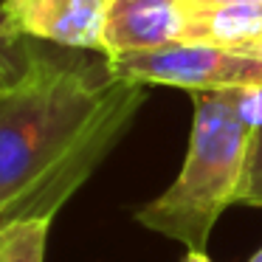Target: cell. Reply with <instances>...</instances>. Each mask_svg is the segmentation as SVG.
<instances>
[{
  "instance_id": "9",
  "label": "cell",
  "mask_w": 262,
  "mask_h": 262,
  "mask_svg": "<svg viewBox=\"0 0 262 262\" xmlns=\"http://www.w3.org/2000/svg\"><path fill=\"white\" fill-rule=\"evenodd\" d=\"M239 203L262 209V121L254 127L251 152H248V166H245L243 189H239Z\"/></svg>"
},
{
  "instance_id": "4",
  "label": "cell",
  "mask_w": 262,
  "mask_h": 262,
  "mask_svg": "<svg viewBox=\"0 0 262 262\" xmlns=\"http://www.w3.org/2000/svg\"><path fill=\"white\" fill-rule=\"evenodd\" d=\"M17 34L71 51H104L107 0H0Z\"/></svg>"
},
{
  "instance_id": "11",
  "label": "cell",
  "mask_w": 262,
  "mask_h": 262,
  "mask_svg": "<svg viewBox=\"0 0 262 262\" xmlns=\"http://www.w3.org/2000/svg\"><path fill=\"white\" fill-rule=\"evenodd\" d=\"M200 3H262V0H200Z\"/></svg>"
},
{
  "instance_id": "7",
  "label": "cell",
  "mask_w": 262,
  "mask_h": 262,
  "mask_svg": "<svg viewBox=\"0 0 262 262\" xmlns=\"http://www.w3.org/2000/svg\"><path fill=\"white\" fill-rule=\"evenodd\" d=\"M51 220L0 223V262H46Z\"/></svg>"
},
{
  "instance_id": "2",
  "label": "cell",
  "mask_w": 262,
  "mask_h": 262,
  "mask_svg": "<svg viewBox=\"0 0 262 262\" xmlns=\"http://www.w3.org/2000/svg\"><path fill=\"white\" fill-rule=\"evenodd\" d=\"M194 119L175 183L136 211V220L192 251H206L211 228L239 203L254 127L262 121V88L194 91Z\"/></svg>"
},
{
  "instance_id": "10",
  "label": "cell",
  "mask_w": 262,
  "mask_h": 262,
  "mask_svg": "<svg viewBox=\"0 0 262 262\" xmlns=\"http://www.w3.org/2000/svg\"><path fill=\"white\" fill-rule=\"evenodd\" d=\"M183 262H211V259H209V254H206V251H192V248H186Z\"/></svg>"
},
{
  "instance_id": "8",
  "label": "cell",
  "mask_w": 262,
  "mask_h": 262,
  "mask_svg": "<svg viewBox=\"0 0 262 262\" xmlns=\"http://www.w3.org/2000/svg\"><path fill=\"white\" fill-rule=\"evenodd\" d=\"M34 62V46L29 37L17 34V29L9 20L6 6L0 3V91L17 85Z\"/></svg>"
},
{
  "instance_id": "12",
  "label": "cell",
  "mask_w": 262,
  "mask_h": 262,
  "mask_svg": "<svg viewBox=\"0 0 262 262\" xmlns=\"http://www.w3.org/2000/svg\"><path fill=\"white\" fill-rule=\"evenodd\" d=\"M248 262H262V248H259V251H256V254H254V256H251V259H248Z\"/></svg>"
},
{
  "instance_id": "5",
  "label": "cell",
  "mask_w": 262,
  "mask_h": 262,
  "mask_svg": "<svg viewBox=\"0 0 262 262\" xmlns=\"http://www.w3.org/2000/svg\"><path fill=\"white\" fill-rule=\"evenodd\" d=\"M183 40L178 0H107L104 57L127 51H155Z\"/></svg>"
},
{
  "instance_id": "1",
  "label": "cell",
  "mask_w": 262,
  "mask_h": 262,
  "mask_svg": "<svg viewBox=\"0 0 262 262\" xmlns=\"http://www.w3.org/2000/svg\"><path fill=\"white\" fill-rule=\"evenodd\" d=\"M147 102V85L104 59L34 48L31 71L0 91V223L54 220Z\"/></svg>"
},
{
  "instance_id": "6",
  "label": "cell",
  "mask_w": 262,
  "mask_h": 262,
  "mask_svg": "<svg viewBox=\"0 0 262 262\" xmlns=\"http://www.w3.org/2000/svg\"><path fill=\"white\" fill-rule=\"evenodd\" d=\"M178 3L183 14V40H206L262 57V3Z\"/></svg>"
},
{
  "instance_id": "3",
  "label": "cell",
  "mask_w": 262,
  "mask_h": 262,
  "mask_svg": "<svg viewBox=\"0 0 262 262\" xmlns=\"http://www.w3.org/2000/svg\"><path fill=\"white\" fill-rule=\"evenodd\" d=\"M107 62L119 76L141 85H169L192 93L262 88V57L206 40H181L155 51L113 54Z\"/></svg>"
}]
</instances>
